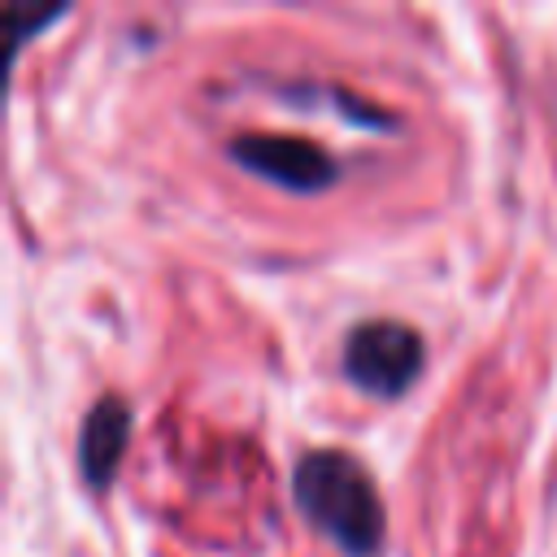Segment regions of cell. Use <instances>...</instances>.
Returning <instances> with one entry per match:
<instances>
[{
    "mask_svg": "<svg viewBox=\"0 0 557 557\" xmlns=\"http://www.w3.org/2000/svg\"><path fill=\"white\" fill-rule=\"evenodd\" d=\"M292 496L309 527H318L339 553L374 557L383 548V500L370 470L344 448H313L292 470Z\"/></svg>",
    "mask_w": 557,
    "mask_h": 557,
    "instance_id": "1",
    "label": "cell"
},
{
    "mask_svg": "<svg viewBox=\"0 0 557 557\" xmlns=\"http://www.w3.org/2000/svg\"><path fill=\"white\" fill-rule=\"evenodd\" d=\"M422 335L396 318H366L344 335V374L370 396H405L422 370Z\"/></svg>",
    "mask_w": 557,
    "mask_h": 557,
    "instance_id": "2",
    "label": "cell"
},
{
    "mask_svg": "<svg viewBox=\"0 0 557 557\" xmlns=\"http://www.w3.org/2000/svg\"><path fill=\"white\" fill-rule=\"evenodd\" d=\"M226 157L235 165H244L248 174L283 187V191H326L331 183H339V161L300 135H270V131H252V135H235L226 144Z\"/></svg>",
    "mask_w": 557,
    "mask_h": 557,
    "instance_id": "3",
    "label": "cell"
},
{
    "mask_svg": "<svg viewBox=\"0 0 557 557\" xmlns=\"http://www.w3.org/2000/svg\"><path fill=\"white\" fill-rule=\"evenodd\" d=\"M126 440H131V405L117 392H104L83 413V426H78V470L91 487L104 492L113 483L122 453H126Z\"/></svg>",
    "mask_w": 557,
    "mask_h": 557,
    "instance_id": "4",
    "label": "cell"
},
{
    "mask_svg": "<svg viewBox=\"0 0 557 557\" xmlns=\"http://www.w3.org/2000/svg\"><path fill=\"white\" fill-rule=\"evenodd\" d=\"M61 17H65V9H57V13H48V17H35V13L26 17L22 9H13V13H9V52H17V48H22V44H26L35 30H44V26L61 22Z\"/></svg>",
    "mask_w": 557,
    "mask_h": 557,
    "instance_id": "5",
    "label": "cell"
}]
</instances>
